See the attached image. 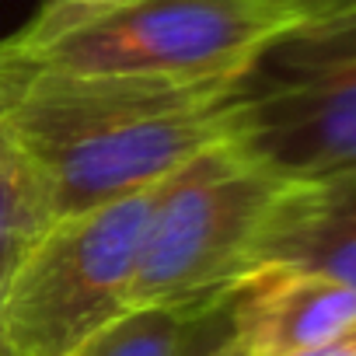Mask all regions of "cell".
<instances>
[{
	"instance_id": "cell-1",
	"label": "cell",
	"mask_w": 356,
	"mask_h": 356,
	"mask_svg": "<svg viewBox=\"0 0 356 356\" xmlns=\"http://www.w3.org/2000/svg\"><path fill=\"white\" fill-rule=\"evenodd\" d=\"M234 77L63 74L32 67L0 42V112L42 178L53 217L157 186L227 140Z\"/></svg>"
},
{
	"instance_id": "cell-2",
	"label": "cell",
	"mask_w": 356,
	"mask_h": 356,
	"mask_svg": "<svg viewBox=\"0 0 356 356\" xmlns=\"http://www.w3.org/2000/svg\"><path fill=\"white\" fill-rule=\"evenodd\" d=\"M231 140L276 182L356 171V8L300 18L248 60Z\"/></svg>"
},
{
	"instance_id": "cell-3",
	"label": "cell",
	"mask_w": 356,
	"mask_h": 356,
	"mask_svg": "<svg viewBox=\"0 0 356 356\" xmlns=\"http://www.w3.org/2000/svg\"><path fill=\"white\" fill-rule=\"evenodd\" d=\"M157 186L53 217L22 248L0 300V335L15 356H74L133 311L129 286Z\"/></svg>"
},
{
	"instance_id": "cell-4",
	"label": "cell",
	"mask_w": 356,
	"mask_h": 356,
	"mask_svg": "<svg viewBox=\"0 0 356 356\" xmlns=\"http://www.w3.org/2000/svg\"><path fill=\"white\" fill-rule=\"evenodd\" d=\"M280 186L231 136L175 168L157 186L129 307L217 314L252 269V245Z\"/></svg>"
},
{
	"instance_id": "cell-5",
	"label": "cell",
	"mask_w": 356,
	"mask_h": 356,
	"mask_svg": "<svg viewBox=\"0 0 356 356\" xmlns=\"http://www.w3.org/2000/svg\"><path fill=\"white\" fill-rule=\"evenodd\" d=\"M300 15L280 0H119L46 35H11L4 46L32 67L63 74L234 77Z\"/></svg>"
},
{
	"instance_id": "cell-6",
	"label": "cell",
	"mask_w": 356,
	"mask_h": 356,
	"mask_svg": "<svg viewBox=\"0 0 356 356\" xmlns=\"http://www.w3.org/2000/svg\"><path fill=\"white\" fill-rule=\"evenodd\" d=\"M224 311L241 356H297L356 332V290L283 262L252 266Z\"/></svg>"
},
{
	"instance_id": "cell-7",
	"label": "cell",
	"mask_w": 356,
	"mask_h": 356,
	"mask_svg": "<svg viewBox=\"0 0 356 356\" xmlns=\"http://www.w3.org/2000/svg\"><path fill=\"white\" fill-rule=\"evenodd\" d=\"M283 262L356 290V171L283 182L259 224L252 266Z\"/></svg>"
},
{
	"instance_id": "cell-8",
	"label": "cell",
	"mask_w": 356,
	"mask_h": 356,
	"mask_svg": "<svg viewBox=\"0 0 356 356\" xmlns=\"http://www.w3.org/2000/svg\"><path fill=\"white\" fill-rule=\"evenodd\" d=\"M49 220L53 210L42 178L15 143L0 112V262H15Z\"/></svg>"
},
{
	"instance_id": "cell-9",
	"label": "cell",
	"mask_w": 356,
	"mask_h": 356,
	"mask_svg": "<svg viewBox=\"0 0 356 356\" xmlns=\"http://www.w3.org/2000/svg\"><path fill=\"white\" fill-rule=\"evenodd\" d=\"M200 321L203 314L178 307H133L74 356H186L189 335Z\"/></svg>"
},
{
	"instance_id": "cell-10",
	"label": "cell",
	"mask_w": 356,
	"mask_h": 356,
	"mask_svg": "<svg viewBox=\"0 0 356 356\" xmlns=\"http://www.w3.org/2000/svg\"><path fill=\"white\" fill-rule=\"evenodd\" d=\"M112 4H119V0H42L35 18L15 35H25V39L46 35V32H53L60 25H70V22H81L88 15H98V11H105Z\"/></svg>"
},
{
	"instance_id": "cell-11",
	"label": "cell",
	"mask_w": 356,
	"mask_h": 356,
	"mask_svg": "<svg viewBox=\"0 0 356 356\" xmlns=\"http://www.w3.org/2000/svg\"><path fill=\"white\" fill-rule=\"evenodd\" d=\"M280 4L300 18H318V15H332L342 8H356V0H280Z\"/></svg>"
},
{
	"instance_id": "cell-12",
	"label": "cell",
	"mask_w": 356,
	"mask_h": 356,
	"mask_svg": "<svg viewBox=\"0 0 356 356\" xmlns=\"http://www.w3.org/2000/svg\"><path fill=\"white\" fill-rule=\"evenodd\" d=\"M231 342V339H227ZM234 349V346H231ZM234 356H241L238 349H234ZM297 356H356V332H349V335H342V339H335V342H328V346H321V349H311V353H297Z\"/></svg>"
},
{
	"instance_id": "cell-13",
	"label": "cell",
	"mask_w": 356,
	"mask_h": 356,
	"mask_svg": "<svg viewBox=\"0 0 356 356\" xmlns=\"http://www.w3.org/2000/svg\"><path fill=\"white\" fill-rule=\"evenodd\" d=\"M11 266H15V262H0V300H4V286H8ZM0 356H15V353H11V346L4 342V335H0Z\"/></svg>"
},
{
	"instance_id": "cell-14",
	"label": "cell",
	"mask_w": 356,
	"mask_h": 356,
	"mask_svg": "<svg viewBox=\"0 0 356 356\" xmlns=\"http://www.w3.org/2000/svg\"><path fill=\"white\" fill-rule=\"evenodd\" d=\"M200 356H234V349H231V342L224 339V342H217L213 349H207V353H200Z\"/></svg>"
}]
</instances>
